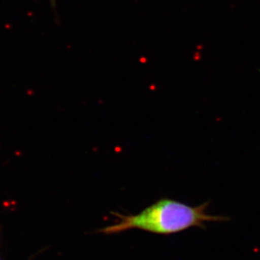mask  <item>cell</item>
Wrapping results in <instances>:
<instances>
[{
  "mask_svg": "<svg viewBox=\"0 0 260 260\" xmlns=\"http://www.w3.org/2000/svg\"><path fill=\"white\" fill-rule=\"evenodd\" d=\"M209 203L190 206L170 199H161L137 215H123L116 213L118 222L103 228V234H117L132 229L168 235L191 228H205V223L224 222L230 218L224 215H209Z\"/></svg>",
  "mask_w": 260,
  "mask_h": 260,
  "instance_id": "1",
  "label": "cell"
}]
</instances>
